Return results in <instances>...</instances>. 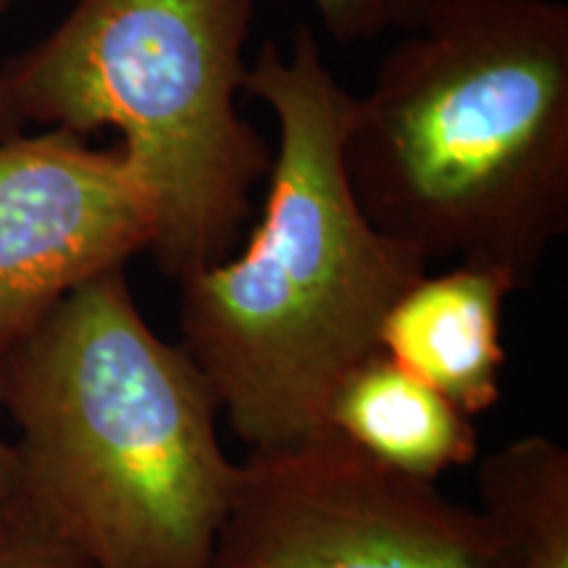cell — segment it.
<instances>
[{"label":"cell","instance_id":"cell-1","mask_svg":"<svg viewBox=\"0 0 568 568\" xmlns=\"http://www.w3.org/2000/svg\"><path fill=\"white\" fill-rule=\"evenodd\" d=\"M276 119L264 213L237 255L176 280L182 347L251 450L329 432L382 316L429 264L368 222L343 166L353 95L308 24L266 42L245 80Z\"/></svg>","mask_w":568,"mask_h":568},{"label":"cell","instance_id":"cell-2","mask_svg":"<svg viewBox=\"0 0 568 568\" xmlns=\"http://www.w3.org/2000/svg\"><path fill=\"white\" fill-rule=\"evenodd\" d=\"M343 166L376 230L529 287L568 230V6L435 0L353 95Z\"/></svg>","mask_w":568,"mask_h":568},{"label":"cell","instance_id":"cell-3","mask_svg":"<svg viewBox=\"0 0 568 568\" xmlns=\"http://www.w3.org/2000/svg\"><path fill=\"white\" fill-rule=\"evenodd\" d=\"M21 510L84 568H211L237 460L182 345L155 335L124 266L80 284L0 355Z\"/></svg>","mask_w":568,"mask_h":568},{"label":"cell","instance_id":"cell-4","mask_svg":"<svg viewBox=\"0 0 568 568\" xmlns=\"http://www.w3.org/2000/svg\"><path fill=\"white\" fill-rule=\"evenodd\" d=\"M255 0H74L0 69L24 124L122 134L172 280L232 253L274 151L240 116Z\"/></svg>","mask_w":568,"mask_h":568},{"label":"cell","instance_id":"cell-5","mask_svg":"<svg viewBox=\"0 0 568 568\" xmlns=\"http://www.w3.org/2000/svg\"><path fill=\"white\" fill-rule=\"evenodd\" d=\"M211 568H514V556L479 506L324 432L237 464Z\"/></svg>","mask_w":568,"mask_h":568},{"label":"cell","instance_id":"cell-6","mask_svg":"<svg viewBox=\"0 0 568 568\" xmlns=\"http://www.w3.org/2000/svg\"><path fill=\"white\" fill-rule=\"evenodd\" d=\"M151 195L122 148L48 130L0 142V355L61 297L151 253Z\"/></svg>","mask_w":568,"mask_h":568},{"label":"cell","instance_id":"cell-7","mask_svg":"<svg viewBox=\"0 0 568 568\" xmlns=\"http://www.w3.org/2000/svg\"><path fill=\"white\" fill-rule=\"evenodd\" d=\"M514 293L518 284L500 268L424 272L382 316L376 347L474 418L503 397V308Z\"/></svg>","mask_w":568,"mask_h":568},{"label":"cell","instance_id":"cell-8","mask_svg":"<svg viewBox=\"0 0 568 568\" xmlns=\"http://www.w3.org/2000/svg\"><path fill=\"white\" fill-rule=\"evenodd\" d=\"M329 432L376 464L429 481L471 466L479 453L471 416L382 353L368 355L339 385Z\"/></svg>","mask_w":568,"mask_h":568},{"label":"cell","instance_id":"cell-9","mask_svg":"<svg viewBox=\"0 0 568 568\" xmlns=\"http://www.w3.org/2000/svg\"><path fill=\"white\" fill-rule=\"evenodd\" d=\"M479 508L510 545L514 568H568V450L558 439H510L479 466Z\"/></svg>","mask_w":568,"mask_h":568},{"label":"cell","instance_id":"cell-10","mask_svg":"<svg viewBox=\"0 0 568 568\" xmlns=\"http://www.w3.org/2000/svg\"><path fill=\"white\" fill-rule=\"evenodd\" d=\"M337 42L379 40L414 27L435 0H308Z\"/></svg>","mask_w":568,"mask_h":568},{"label":"cell","instance_id":"cell-11","mask_svg":"<svg viewBox=\"0 0 568 568\" xmlns=\"http://www.w3.org/2000/svg\"><path fill=\"white\" fill-rule=\"evenodd\" d=\"M0 568H84L53 535L21 510L19 521L0 537Z\"/></svg>","mask_w":568,"mask_h":568},{"label":"cell","instance_id":"cell-12","mask_svg":"<svg viewBox=\"0 0 568 568\" xmlns=\"http://www.w3.org/2000/svg\"><path fill=\"white\" fill-rule=\"evenodd\" d=\"M0 403H3V374H0ZM21 516L19 497V464L17 450L0 435V537L9 531Z\"/></svg>","mask_w":568,"mask_h":568},{"label":"cell","instance_id":"cell-13","mask_svg":"<svg viewBox=\"0 0 568 568\" xmlns=\"http://www.w3.org/2000/svg\"><path fill=\"white\" fill-rule=\"evenodd\" d=\"M3 6H6V0H0V9H3ZM21 132H24V122H21L17 109H13L6 84L0 82V142L17 138V134H21Z\"/></svg>","mask_w":568,"mask_h":568}]
</instances>
